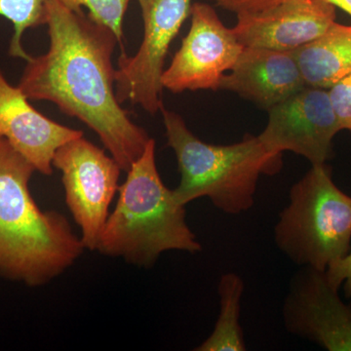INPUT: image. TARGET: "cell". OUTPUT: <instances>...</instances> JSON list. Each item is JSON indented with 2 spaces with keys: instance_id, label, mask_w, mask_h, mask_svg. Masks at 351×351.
Listing matches in <instances>:
<instances>
[{
  "instance_id": "obj_8",
  "label": "cell",
  "mask_w": 351,
  "mask_h": 351,
  "mask_svg": "<svg viewBox=\"0 0 351 351\" xmlns=\"http://www.w3.org/2000/svg\"><path fill=\"white\" fill-rule=\"evenodd\" d=\"M191 29L161 76L163 89L174 94L219 90L221 78L237 63L243 46L211 5L193 3Z\"/></svg>"
},
{
  "instance_id": "obj_11",
  "label": "cell",
  "mask_w": 351,
  "mask_h": 351,
  "mask_svg": "<svg viewBox=\"0 0 351 351\" xmlns=\"http://www.w3.org/2000/svg\"><path fill=\"white\" fill-rule=\"evenodd\" d=\"M336 7L324 0H287L237 15L232 27L243 47L294 52L320 38L336 23Z\"/></svg>"
},
{
  "instance_id": "obj_10",
  "label": "cell",
  "mask_w": 351,
  "mask_h": 351,
  "mask_svg": "<svg viewBox=\"0 0 351 351\" xmlns=\"http://www.w3.org/2000/svg\"><path fill=\"white\" fill-rule=\"evenodd\" d=\"M290 334L329 351H351V306L328 280L326 270L302 267L291 279L282 306Z\"/></svg>"
},
{
  "instance_id": "obj_6",
  "label": "cell",
  "mask_w": 351,
  "mask_h": 351,
  "mask_svg": "<svg viewBox=\"0 0 351 351\" xmlns=\"http://www.w3.org/2000/svg\"><path fill=\"white\" fill-rule=\"evenodd\" d=\"M144 38L134 56L121 52L115 69V96L156 114L163 108L161 76L170 45L191 16L193 0H138Z\"/></svg>"
},
{
  "instance_id": "obj_21",
  "label": "cell",
  "mask_w": 351,
  "mask_h": 351,
  "mask_svg": "<svg viewBox=\"0 0 351 351\" xmlns=\"http://www.w3.org/2000/svg\"><path fill=\"white\" fill-rule=\"evenodd\" d=\"M328 3L332 4L335 7L341 8V10L345 12L350 14L351 16V0H324Z\"/></svg>"
},
{
  "instance_id": "obj_19",
  "label": "cell",
  "mask_w": 351,
  "mask_h": 351,
  "mask_svg": "<svg viewBox=\"0 0 351 351\" xmlns=\"http://www.w3.org/2000/svg\"><path fill=\"white\" fill-rule=\"evenodd\" d=\"M326 276L334 287L339 289L343 285L346 297L351 300V248L346 257L328 267Z\"/></svg>"
},
{
  "instance_id": "obj_20",
  "label": "cell",
  "mask_w": 351,
  "mask_h": 351,
  "mask_svg": "<svg viewBox=\"0 0 351 351\" xmlns=\"http://www.w3.org/2000/svg\"><path fill=\"white\" fill-rule=\"evenodd\" d=\"M217 5L223 10L237 15L241 13H253L267 10L287 0H214Z\"/></svg>"
},
{
  "instance_id": "obj_14",
  "label": "cell",
  "mask_w": 351,
  "mask_h": 351,
  "mask_svg": "<svg viewBox=\"0 0 351 351\" xmlns=\"http://www.w3.org/2000/svg\"><path fill=\"white\" fill-rule=\"evenodd\" d=\"M294 53L306 86L329 89L351 75V25L334 23Z\"/></svg>"
},
{
  "instance_id": "obj_18",
  "label": "cell",
  "mask_w": 351,
  "mask_h": 351,
  "mask_svg": "<svg viewBox=\"0 0 351 351\" xmlns=\"http://www.w3.org/2000/svg\"><path fill=\"white\" fill-rule=\"evenodd\" d=\"M328 92L341 130L351 133V75L332 85Z\"/></svg>"
},
{
  "instance_id": "obj_17",
  "label": "cell",
  "mask_w": 351,
  "mask_h": 351,
  "mask_svg": "<svg viewBox=\"0 0 351 351\" xmlns=\"http://www.w3.org/2000/svg\"><path fill=\"white\" fill-rule=\"evenodd\" d=\"M71 10L86 8L94 22L110 29L117 36L121 52L123 49V21L130 0H60Z\"/></svg>"
},
{
  "instance_id": "obj_12",
  "label": "cell",
  "mask_w": 351,
  "mask_h": 351,
  "mask_svg": "<svg viewBox=\"0 0 351 351\" xmlns=\"http://www.w3.org/2000/svg\"><path fill=\"white\" fill-rule=\"evenodd\" d=\"M83 132L62 125L36 110L19 86L0 71V138H3L43 175L53 173L55 152Z\"/></svg>"
},
{
  "instance_id": "obj_16",
  "label": "cell",
  "mask_w": 351,
  "mask_h": 351,
  "mask_svg": "<svg viewBox=\"0 0 351 351\" xmlns=\"http://www.w3.org/2000/svg\"><path fill=\"white\" fill-rule=\"evenodd\" d=\"M48 0H0V16L13 25V36L9 45V56L27 62L31 55L23 46V36L29 29L45 25Z\"/></svg>"
},
{
  "instance_id": "obj_2",
  "label": "cell",
  "mask_w": 351,
  "mask_h": 351,
  "mask_svg": "<svg viewBox=\"0 0 351 351\" xmlns=\"http://www.w3.org/2000/svg\"><path fill=\"white\" fill-rule=\"evenodd\" d=\"M36 171L0 138V277L31 287L63 274L85 249L66 217L36 204L29 189Z\"/></svg>"
},
{
  "instance_id": "obj_1",
  "label": "cell",
  "mask_w": 351,
  "mask_h": 351,
  "mask_svg": "<svg viewBox=\"0 0 351 351\" xmlns=\"http://www.w3.org/2000/svg\"><path fill=\"white\" fill-rule=\"evenodd\" d=\"M45 25L49 49L27 62L18 86L29 101H51L89 127L127 172L152 138L115 96L117 36L60 0H48Z\"/></svg>"
},
{
  "instance_id": "obj_13",
  "label": "cell",
  "mask_w": 351,
  "mask_h": 351,
  "mask_svg": "<svg viewBox=\"0 0 351 351\" xmlns=\"http://www.w3.org/2000/svg\"><path fill=\"white\" fill-rule=\"evenodd\" d=\"M304 86L294 52L244 47L221 78L219 90L237 93L269 110Z\"/></svg>"
},
{
  "instance_id": "obj_15",
  "label": "cell",
  "mask_w": 351,
  "mask_h": 351,
  "mask_svg": "<svg viewBox=\"0 0 351 351\" xmlns=\"http://www.w3.org/2000/svg\"><path fill=\"white\" fill-rule=\"evenodd\" d=\"M244 281L234 272L219 278L218 294L219 313L213 332L196 351H245L243 330L240 325Z\"/></svg>"
},
{
  "instance_id": "obj_4",
  "label": "cell",
  "mask_w": 351,
  "mask_h": 351,
  "mask_svg": "<svg viewBox=\"0 0 351 351\" xmlns=\"http://www.w3.org/2000/svg\"><path fill=\"white\" fill-rule=\"evenodd\" d=\"M160 112L181 173L173 193L184 206L207 197L223 213H243L253 207L261 175L276 174L282 167V154L269 151L258 136L247 135L232 145L208 144L189 130L181 115L164 107Z\"/></svg>"
},
{
  "instance_id": "obj_5",
  "label": "cell",
  "mask_w": 351,
  "mask_h": 351,
  "mask_svg": "<svg viewBox=\"0 0 351 351\" xmlns=\"http://www.w3.org/2000/svg\"><path fill=\"white\" fill-rule=\"evenodd\" d=\"M279 250L295 265L326 270L351 248V196L335 184L327 163L311 165L289 193L274 226Z\"/></svg>"
},
{
  "instance_id": "obj_7",
  "label": "cell",
  "mask_w": 351,
  "mask_h": 351,
  "mask_svg": "<svg viewBox=\"0 0 351 351\" xmlns=\"http://www.w3.org/2000/svg\"><path fill=\"white\" fill-rule=\"evenodd\" d=\"M52 165L61 172L66 205L82 230L85 249L97 250L108 207L119 189L121 168L83 136L61 145Z\"/></svg>"
},
{
  "instance_id": "obj_9",
  "label": "cell",
  "mask_w": 351,
  "mask_h": 351,
  "mask_svg": "<svg viewBox=\"0 0 351 351\" xmlns=\"http://www.w3.org/2000/svg\"><path fill=\"white\" fill-rule=\"evenodd\" d=\"M267 112L269 122L258 138L269 151L294 152L311 165L332 158V141L341 130L328 89L304 86Z\"/></svg>"
},
{
  "instance_id": "obj_3",
  "label": "cell",
  "mask_w": 351,
  "mask_h": 351,
  "mask_svg": "<svg viewBox=\"0 0 351 351\" xmlns=\"http://www.w3.org/2000/svg\"><path fill=\"white\" fill-rule=\"evenodd\" d=\"M117 207L108 215L97 250L151 267L167 251L196 254L202 245L186 221V206L176 200L157 170L156 141L127 171Z\"/></svg>"
}]
</instances>
